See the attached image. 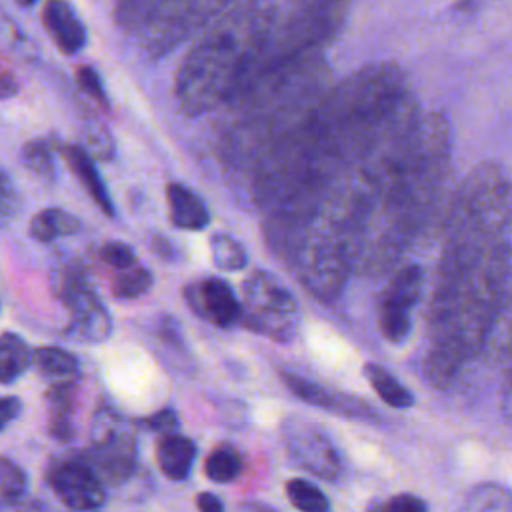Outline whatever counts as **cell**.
<instances>
[{
	"instance_id": "cell-1",
	"label": "cell",
	"mask_w": 512,
	"mask_h": 512,
	"mask_svg": "<svg viewBox=\"0 0 512 512\" xmlns=\"http://www.w3.org/2000/svg\"><path fill=\"white\" fill-rule=\"evenodd\" d=\"M450 172L448 120L442 112L422 114L410 154L384 184L372 208L356 262L360 272L378 276L398 264L442 206Z\"/></svg>"
},
{
	"instance_id": "cell-2",
	"label": "cell",
	"mask_w": 512,
	"mask_h": 512,
	"mask_svg": "<svg viewBox=\"0 0 512 512\" xmlns=\"http://www.w3.org/2000/svg\"><path fill=\"white\" fill-rule=\"evenodd\" d=\"M330 86L332 70L324 56L254 76L218 108V158L230 170L248 174L310 116Z\"/></svg>"
},
{
	"instance_id": "cell-3",
	"label": "cell",
	"mask_w": 512,
	"mask_h": 512,
	"mask_svg": "<svg viewBox=\"0 0 512 512\" xmlns=\"http://www.w3.org/2000/svg\"><path fill=\"white\" fill-rule=\"evenodd\" d=\"M276 14L272 2H236L196 36L180 62L174 94L186 116L226 104L248 80Z\"/></svg>"
},
{
	"instance_id": "cell-4",
	"label": "cell",
	"mask_w": 512,
	"mask_h": 512,
	"mask_svg": "<svg viewBox=\"0 0 512 512\" xmlns=\"http://www.w3.org/2000/svg\"><path fill=\"white\" fill-rule=\"evenodd\" d=\"M346 12L348 4L342 2L276 4L272 26L248 80L300 60L324 56V48L344 26Z\"/></svg>"
},
{
	"instance_id": "cell-5",
	"label": "cell",
	"mask_w": 512,
	"mask_h": 512,
	"mask_svg": "<svg viewBox=\"0 0 512 512\" xmlns=\"http://www.w3.org/2000/svg\"><path fill=\"white\" fill-rule=\"evenodd\" d=\"M224 8L226 2L212 0H126L116 6L114 20L148 56L160 58L198 36Z\"/></svg>"
},
{
	"instance_id": "cell-6",
	"label": "cell",
	"mask_w": 512,
	"mask_h": 512,
	"mask_svg": "<svg viewBox=\"0 0 512 512\" xmlns=\"http://www.w3.org/2000/svg\"><path fill=\"white\" fill-rule=\"evenodd\" d=\"M242 316L246 328L288 342L300 326V306L294 294L270 272L254 270L242 282Z\"/></svg>"
},
{
	"instance_id": "cell-7",
	"label": "cell",
	"mask_w": 512,
	"mask_h": 512,
	"mask_svg": "<svg viewBox=\"0 0 512 512\" xmlns=\"http://www.w3.org/2000/svg\"><path fill=\"white\" fill-rule=\"evenodd\" d=\"M102 482L122 484L136 468V436L128 420L112 408H100L92 420L86 456Z\"/></svg>"
},
{
	"instance_id": "cell-8",
	"label": "cell",
	"mask_w": 512,
	"mask_h": 512,
	"mask_svg": "<svg viewBox=\"0 0 512 512\" xmlns=\"http://www.w3.org/2000/svg\"><path fill=\"white\" fill-rule=\"evenodd\" d=\"M280 438L288 458L298 468L326 482H336L344 474L340 450L316 422L290 414L280 424Z\"/></svg>"
},
{
	"instance_id": "cell-9",
	"label": "cell",
	"mask_w": 512,
	"mask_h": 512,
	"mask_svg": "<svg viewBox=\"0 0 512 512\" xmlns=\"http://www.w3.org/2000/svg\"><path fill=\"white\" fill-rule=\"evenodd\" d=\"M46 482L54 496L72 510H96L106 502L104 482L86 456L54 458L46 468Z\"/></svg>"
},
{
	"instance_id": "cell-10",
	"label": "cell",
	"mask_w": 512,
	"mask_h": 512,
	"mask_svg": "<svg viewBox=\"0 0 512 512\" xmlns=\"http://www.w3.org/2000/svg\"><path fill=\"white\" fill-rule=\"evenodd\" d=\"M424 288V272L416 264H408L394 272L378 306L380 332L390 342H402L412 328V310L420 302Z\"/></svg>"
},
{
	"instance_id": "cell-11",
	"label": "cell",
	"mask_w": 512,
	"mask_h": 512,
	"mask_svg": "<svg viewBox=\"0 0 512 512\" xmlns=\"http://www.w3.org/2000/svg\"><path fill=\"white\" fill-rule=\"evenodd\" d=\"M62 302L70 312L68 338L80 342H102L108 338L112 330L110 314L82 278L70 276L64 280Z\"/></svg>"
},
{
	"instance_id": "cell-12",
	"label": "cell",
	"mask_w": 512,
	"mask_h": 512,
	"mask_svg": "<svg viewBox=\"0 0 512 512\" xmlns=\"http://www.w3.org/2000/svg\"><path fill=\"white\" fill-rule=\"evenodd\" d=\"M282 380L292 390V394L302 398L306 404L334 412L344 418H354V420H364V422L380 420V414L358 396L326 388L314 380H308V378L292 374V372H282Z\"/></svg>"
},
{
	"instance_id": "cell-13",
	"label": "cell",
	"mask_w": 512,
	"mask_h": 512,
	"mask_svg": "<svg viewBox=\"0 0 512 512\" xmlns=\"http://www.w3.org/2000/svg\"><path fill=\"white\" fill-rule=\"evenodd\" d=\"M186 300L190 308L218 328H228L240 322V300L228 282L220 278H202L186 286Z\"/></svg>"
},
{
	"instance_id": "cell-14",
	"label": "cell",
	"mask_w": 512,
	"mask_h": 512,
	"mask_svg": "<svg viewBox=\"0 0 512 512\" xmlns=\"http://www.w3.org/2000/svg\"><path fill=\"white\" fill-rule=\"evenodd\" d=\"M42 24L60 52L76 54L84 48L86 28L70 4L60 0L46 2L42 8Z\"/></svg>"
},
{
	"instance_id": "cell-15",
	"label": "cell",
	"mask_w": 512,
	"mask_h": 512,
	"mask_svg": "<svg viewBox=\"0 0 512 512\" xmlns=\"http://www.w3.org/2000/svg\"><path fill=\"white\" fill-rule=\"evenodd\" d=\"M196 458V444L182 434H164L156 444V462L160 472L174 482L190 476Z\"/></svg>"
},
{
	"instance_id": "cell-16",
	"label": "cell",
	"mask_w": 512,
	"mask_h": 512,
	"mask_svg": "<svg viewBox=\"0 0 512 512\" xmlns=\"http://www.w3.org/2000/svg\"><path fill=\"white\" fill-rule=\"evenodd\" d=\"M62 156H64L68 168L76 174L78 182L84 186V190L90 194V198L98 204V208L106 216H114V204L108 196L104 180L100 178V174L96 170L94 158L82 146H76V144L64 146Z\"/></svg>"
},
{
	"instance_id": "cell-17",
	"label": "cell",
	"mask_w": 512,
	"mask_h": 512,
	"mask_svg": "<svg viewBox=\"0 0 512 512\" xmlns=\"http://www.w3.org/2000/svg\"><path fill=\"white\" fill-rule=\"evenodd\" d=\"M168 212L174 226L182 230H202L210 220V212L202 198L180 182H170L166 186Z\"/></svg>"
},
{
	"instance_id": "cell-18",
	"label": "cell",
	"mask_w": 512,
	"mask_h": 512,
	"mask_svg": "<svg viewBox=\"0 0 512 512\" xmlns=\"http://www.w3.org/2000/svg\"><path fill=\"white\" fill-rule=\"evenodd\" d=\"M74 398H76V386L74 380H62L56 382L48 392V432L54 440L68 442L74 438Z\"/></svg>"
},
{
	"instance_id": "cell-19",
	"label": "cell",
	"mask_w": 512,
	"mask_h": 512,
	"mask_svg": "<svg viewBox=\"0 0 512 512\" xmlns=\"http://www.w3.org/2000/svg\"><path fill=\"white\" fill-rule=\"evenodd\" d=\"M32 364L30 346L14 332L0 334V384H12Z\"/></svg>"
},
{
	"instance_id": "cell-20",
	"label": "cell",
	"mask_w": 512,
	"mask_h": 512,
	"mask_svg": "<svg viewBox=\"0 0 512 512\" xmlns=\"http://www.w3.org/2000/svg\"><path fill=\"white\" fill-rule=\"evenodd\" d=\"M80 230V220L60 208H46L32 216L28 224V234L36 242H50L58 236L76 234Z\"/></svg>"
},
{
	"instance_id": "cell-21",
	"label": "cell",
	"mask_w": 512,
	"mask_h": 512,
	"mask_svg": "<svg viewBox=\"0 0 512 512\" xmlns=\"http://www.w3.org/2000/svg\"><path fill=\"white\" fill-rule=\"evenodd\" d=\"M364 376L370 382V386L374 388V392L378 394V398L388 404L390 408H410L414 404V396L412 392L400 384L386 368H382L380 364L368 362L364 364Z\"/></svg>"
},
{
	"instance_id": "cell-22",
	"label": "cell",
	"mask_w": 512,
	"mask_h": 512,
	"mask_svg": "<svg viewBox=\"0 0 512 512\" xmlns=\"http://www.w3.org/2000/svg\"><path fill=\"white\" fill-rule=\"evenodd\" d=\"M456 512H512V496L500 484H478L466 494Z\"/></svg>"
},
{
	"instance_id": "cell-23",
	"label": "cell",
	"mask_w": 512,
	"mask_h": 512,
	"mask_svg": "<svg viewBox=\"0 0 512 512\" xmlns=\"http://www.w3.org/2000/svg\"><path fill=\"white\" fill-rule=\"evenodd\" d=\"M32 362L36 368L58 382L62 380H74L78 374V360L74 354L66 352L64 348L58 346H42L32 352Z\"/></svg>"
},
{
	"instance_id": "cell-24",
	"label": "cell",
	"mask_w": 512,
	"mask_h": 512,
	"mask_svg": "<svg viewBox=\"0 0 512 512\" xmlns=\"http://www.w3.org/2000/svg\"><path fill=\"white\" fill-rule=\"evenodd\" d=\"M204 474L216 484L234 482L242 474V456L232 446H218L208 454Z\"/></svg>"
},
{
	"instance_id": "cell-25",
	"label": "cell",
	"mask_w": 512,
	"mask_h": 512,
	"mask_svg": "<svg viewBox=\"0 0 512 512\" xmlns=\"http://www.w3.org/2000/svg\"><path fill=\"white\" fill-rule=\"evenodd\" d=\"M284 490L298 512H330V500L326 494L304 478H290L284 484Z\"/></svg>"
},
{
	"instance_id": "cell-26",
	"label": "cell",
	"mask_w": 512,
	"mask_h": 512,
	"mask_svg": "<svg viewBox=\"0 0 512 512\" xmlns=\"http://www.w3.org/2000/svg\"><path fill=\"white\" fill-rule=\"evenodd\" d=\"M20 162L32 176H36L44 182H52L56 176L52 148L46 140L36 138V140L26 142L20 150Z\"/></svg>"
},
{
	"instance_id": "cell-27",
	"label": "cell",
	"mask_w": 512,
	"mask_h": 512,
	"mask_svg": "<svg viewBox=\"0 0 512 512\" xmlns=\"http://www.w3.org/2000/svg\"><path fill=\"white\" fill-rule=\"evenodd\" d=\"M210 252L214 266L226 272L242 270L248 262L244 246L230 234H214L210 238Z\"/></svg>"
},
{
	"instance_id": "cell-28",
	"label": "cell",
	"mask_w": 512,
	"mask_h": 512,
	"mask_svg": "<svg viewBox=\"0 0 512 512\" xmlns=\"http://www.w3.org/2000/svg\"><path fill=\"white\" fill-rule=\"evenodd\" d=\"M152 286V274L148 268L132 266L116 274L112 282V294L120 300H132L148 292Z\"/></svg>"
},
{
	"instance_id": "cell-29",
	"label": "cell",
	"mask_w": 512,
	"mask_h": 512,
	"mask_svg": "<svg viewBox=\"0 0 512 512\" xmlns=\"http://www.w3.org/2000/svg\"><path fill=\"white\" fill-rule=\"evenodd\" d=\"M26 486V472L8 456H0V502L24 498Z\"/></svg>"
},
{
	"instance_id": "cell-30",
	"label": "cell",
	"mask_w": 512,
	"mask_h": 512,
	"mask_svg": "<svg viewBox=\"0 0 512 512\" xmlns=\"http://www.w3.org/2000/svg\"><path fill=\"white\" fill-rule=\"evenodd\" d=\"M368 512H428V506L422 498L414 494H396L382 502H372Z\"/></svg>"
},
{
	"instance_id": "cell-31",
	"label": "cell",
	"mask_w": 512,
	"mask_h": 512,
	"mask_svg": "<svg viewBox=\"0 0 512 512\" xmlns=\"http://www.w3.org/2000/svg\"><path fill=\"white\" fill-rule=\"evenodd\" d=\"M100 258L102 262H106L110 268L114 270H128L134 266L136 262V256H134V250L124 244V242H106L102 248H100Z\"/></svg>"
},
{
	"instance_id": "cell-32",
	"label": "cell",
	"mask_w": 512,
	"mask_h": 512,
	"mask_svg": "<svg viewBox=\"0 0 512 512\" xmlns=\"http://www.w3.org/2000/svg\"><path fill=\"white\" fill-rule=\"evenodd\" d=\"M20 208V194L12 178L0 170V224H6L18 214Z\"/></svg>"
},
{
	"instance_id": "cell-33",
	"label": "cell",
	"mask_w": 512,
	"mask_h": 512,
	"mask_svg": "<svg viewBox=\"0 0 512 512\" xmlns=\"http://www.w3.org/2000/svg\"><path fill=\"white\" fill-rule=\"evenodd\" d=\"M76 82H78L82 92H86L90 98H94L102 106H108V98H106L102 80H100L98 72L92 66H80L76 70Z\"/></svg>"
},
{
	"instance_id": "cell-34",
	"label": "cell",
	"mask_w": 512,
	"mask_h": 512,
	"mask_svg": "<svg viewBox=\"0 0 512 512\" xmlns=\"http://www.w3.org/2000/svg\"><path fill=\"white\" fill-rule=\"evenodd\" d=\"M142 424L154 432H162L164 434H176L178 430V414L170 408H162L154 414H150L148 418L142 420Z\"/></svg>"
},
{
	"instance_id": "cell-35",
	"label": "cell",
	"mask_w": 512,
	"mask_h": 512,
	"mask_svg": "<svg viewBox=\"0 0 512 512\" xmlns=\"http://www.w3.org/2000/svg\"><path fill=\"white\" fill-rule=\"evenodd\" d=\"M22 412V402L16 396H0V430L14 422Z\"/></svg>"
},
{
	"instance_id": "cell-36",
	"label": "cell",
	"mask_w": 512,
	"mask_h": 512,
	"mask_svg": "<svg viewBox=\"0 0 512 512\" xmlns=\"http://www.w3.org/2000/svg\"><path fill=\"white\" fill-rule=\"evenodd\" d=\"M18 92V78L14 70L0 58V100L10 98Z\"/></svg>"
},
{
	"instance_id": "cell-37",
	"label": "cell",
	"mask_w": 512,
	"mask_h": 512,
	"mask_svg": "<svg viewBox=\"0 0 512 512\" xmlns=\"http://www.w3.org/2000/svg\"><path fill=\"white\" fill-rule=\"evenodd\" d=\"M0 512H48V508L38 500L18 498V500L0 502Z\"/></svg>"
},
{
	"instance_id": "cell-38",
	"label": "cell",
	"mask_w": 512,
	"mask_h": 512,
	"mask_svg": "<svg viewBox=\"0 0 512 512\" xmlns=\"http://www.w3.org/2000/svg\"><path fill=\"white\" fill-rule=\"evenodd\" d=\"M196 508L198 512H224L222 500L212 492H200L196 496Z\"/></svg>"
},
{
	"instance_id": "cell-39",
	"label": "cell",
	"mask_w": 512,
	"mask_h": 512,
	"mask_svg": "<svg viewBox=\"0 0 512 512\" xmlns=\"http://www.w3.org/2000/svg\"><path fill=\"white\" fill-rule=\"evenodd\" d=\"M236 512H276V510H272L270 506H266L262 502H244V504H240V508Z\"/></svg>"
},
{
	"instance_id": "cell-40",
	"label": "cell",
	"mask_w": 512,
	"mask_h": 512,
	"mask_svg": "<svg viewBox=\"0 0 512 512\" xmlns=\"http://www.w3.org/2000/svg\"><path fill=\"white\" fill-rule=\"evenodd\" d=\"M152 248H154L156 254L164 256V258H166V252H170V250H168V242H166L164 238H154V240H152Z\"/></svg>"
}]
</instances>
